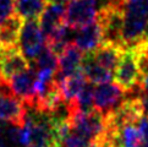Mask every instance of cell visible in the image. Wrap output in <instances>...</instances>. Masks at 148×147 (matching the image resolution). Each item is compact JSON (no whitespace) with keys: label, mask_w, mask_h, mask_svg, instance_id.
Returning a JSON list of instances; mask_svg holds the SVG:
<instances>
[{"label":"cell","mask_w":148,"mask_h":147,"mask_svg":"<svg viewBox=\"0 0 148 147\" xmlns=\"http://www.w3.org/2000/svg\"><path fill=\"white\" fill-rule=\"evenodd\" d=\"M87 82H88V80L86 78V76H84L82 67H81V70L77 71L76 74H73V75L64 78V80H61L60 82H58L65 106H67V104L71 103L72 101H75L77 94L80 93V91L82 90L83 86L86 85Z\"/></svg>","instance_id":"obj_14"},{"label":"cell","mask_w":148,"mask_h":147,"mask_svg":"<svg viewBox=\"0 0 148 147\" xmlns=\"http://www.w3.org/2000/svg\"><path fill=\"white\" fill-rule=\"evenodd\" d=\"M29 61L18 47L0 48V74L4 81L9 82L14 76L29 69Z\"/></svg>","instance_id":"obj_6"},{"label":"cell","mask_w":148,"mask_h":147,"mask_svg":"<svg viewBox=\"0 0 148 147\" xmlns=\"http://www.w3.org/2000/svg\"><path fill=\"white\" fill-rule=\"evenodd\" d=\"M97 1H98V0H97ZM103 1H104V4L102 5V8H103V6H105V5H108L109 3H112V1H114V0H103Z\"/></svg>","instance_id":"obj_21"},{"label":"cell","mask_w":148,"mask_h":147,"mask_svg":"<svg viewBox=\"0 0 148 147\" xmlns=\"http://www.w3.org/2000/svg\"><path fill=\"white\" fill-rule=\"evenodd\" d=\"M14 93L22 101L26 106L29 108H33V104L36 101V70L31 66L28 70L14 76L9 81Z\"/></svg>","instance_id":"obj_8"},{"label":"cell","mask_w":148,"mask_h":147,"mask_svg":"<svg viewBox=\"0 0 148 147\" xmlns=\"http://www.w3.org/2000/svg\"><path fill=\"white\" fill-rule=\"evenodd\" d=\"M23 22V19H21L17 14H14L0 25V48L18 47Z\"/></svg>","instance_id":"obj_11"},{"label":"cell","mask_w":148,"mask_h":147,"mask_svg":"<svg viewBox=\"0 0 148 147\" xmlns=\"http://www.w3.org/2000/svg\"><path fill=\"white\" fill-rule=\"evenodd\" d=\"M20 49L28 61H34L45 47L38 20H25L20 36Z\"/></svg>","instance_id":"obj_5"},{"label":"cell","mask_w":148,"mask_h":147,"mask_svg":"<svg viewBox=\"0 0 148 147\" xmlns=\"http://www.w3.org/2000/svg\"><path fill=\"white\" fill-rule=\"evenodd\" d=\"M145 113H146V114H147V117H148V107H147V108H146V109H145Z\"/></svg>","instance_id":"obj_23"},{"label":"cell","mask_w":148,"mask_h":147,"mask_svg":"<svg viewBox=\"0 0 148 147\" xmlns=\"http://www.w3.org/2000/svg\"><path fill=\"white\" fill-rule=\"evenodd\" d=\"M58 64H59V56H58L54 52H53L48 45L45 44L44 49L40 52V54L37 56L34 60V65L37 69H50V70H58Z\"/></svg>","instance_id":"obj_16"},{"label":"cell","mask_w":148,"mask_h":147,"mask_svg":"<svg viewBox=\"0 0 148 147\" xmlns=\"http://www.w3.org/2000/svg\"><path fill=\"white\" fill-rule=\"evenodd\" d=\"M103 42V30L99 21L96 20L94 22L88 26L77 30L73 38V43L83 54L92 53L96 50Z\"/></svg>","instance_id":"obj_10"},{"label":"cell","mask_w":148,"mask_h":147,"mask_svg":"<svg viewBox=\"0 0 148 147\" xmlns=\"http://www.w3.org/2000/svg\"><path fill=\"white\" fill-rule=\"evenodd\" d=\"M96 144H97V147H114L107 139L104 137V136H102V137H100Z\"/></svg>","instance_id":"obj_19"},{"label":"cell","mask_w":148,"mask_h":147,"mask_svg":"<svg viewBox=\"0 0 148 147\" xmlns=\"http://www.w3.org/2000/svg\"><path fill=\"white\" fill-rule=\"evenodd\" d=\"M83 53L76 47L73 42H70L62 53L59 55V64H58V70L55 74L56 82H60L61 80L76 74L81 70Z\"/></svg>","instance_id":"obj_7"},{"label":"cell","mask_w":148,"mask_h":147,"mask_svg":"<svg viewBox=\"0 0 148 147\" xmlns=\"http://www.w3.org/2000/svg\"><path fill=\"white\" fill-rule=\"evenodd\" d=\"M126 96H127V92H125L116 83H99L93 92L94 110L105 117L114 112L115 109H118L120 104L125 101Z\"/></svg>","instance_id":"obj_4"},{"label":"cell","mask_w":148,"mask_h":147,"mask_svg":"<svg viewBox=\"0 0 148 147\" xmlns=\"http://www.w3.org/2000/svg\"><path fill=\"white\" fill-rule=\"evenodd\" d=\"M137 125H138L137 128L140 129V133L142 135V139H143L145 142L148 144V117H147V115H143Z\"/></svg>","instance_id":"obj_18"},{"label":"cell","mask_w":148,"mask_h":147,"mask_svg":"<svg viewBox=\"0 0 148 147\" xmlns=\"http://www.w3.org/2000/svg\"><path fill=\"white\" fill-rule=\"evenodd\" d=\"M114 82L125 92H132L142 85V75L134 49H124L113 72Z\"/></svg>","instance_id":"obj_1"},{"label":"cell","mask_w":148,"mask_h":147,"mask_svg":"<svg viewBox=\"0 0 148 147\" xmlns=\"http://www.w3.org/2000/svg\"><path fill=\"white\" fill-rule=\"evenodd\" d=\"M138 147H148V144H147V142H145V141H143V142H142V144H141Z\"/></svg>","instance_id":"obj_22"},{"label":"cell","mask_w":148,"mask_h":147,"mask_svg":"<svg viewBox=\"0 0 148 147\" xmlns=\"http://www.w3.org/2000/svg\"><path fill=\"white\" fill-rule=\"evenodd\" d=\"M15 14V0H0V25Z\"/></svg>","instance_id":"obj_17"},{"label":"cell","mask_w":148,"mask_h":147,"mask_svg":"<svg viewBox=\"0 0 148 147\" xmlns=\"http://www.w3.org/2000/svg\"><path fill=\"white\" fill-rule=\"evenodd\" d=\"M66 5L60 3H49L45 6L43 14L38 19L42 33L44 36L45 42L54 34L61 26H64Z\"/></svg>","instance_id":"obj_9"},{"label":"cell","mask_w":148,"mask_h":147,"mask_svg":"<svg viewBox=\"0 0 148 147\" xmlns=\"http://www.w3.org/2000/svg\"><path fill=\"white\" fill-rule=\"evenodd\" d=\"M97 16V0H70L66 5L64 22L70 30L77 31L94 22Z\"/></svg>","instance_id":"obj_3"},{"label":"cell","mask_w":148,"mask_h":147,"mask_svg":"<svg viewBox=\"0 0 148 147\" xmlns=\"http://www.w3.org/2000/svg\"><path fill=\"white\" fill-rule=\"evenodd\" d=\"M123 50L124 49L119 45L102 42V44L94 52H92V55L99 65H102L104 69L109 70L110 72H114V69L120 59Z\"/></svg>","instance_id":"obj_12"},{"label":"cell","mask_w":148,"mask_h":147,"mask_svg":"<svg viewBox=\"0 0 148 147\" xmlns=\"http://www.w3.org/2000/svg\"><path fill=\"white\" fill-rule=\"evenodd\" d=\"M27 118L25 103L14 93L10 83L0 81V122L11 123L14 126L22 128Z\"/></svg>","instance_id":"obj_2"},{"label":"cell","mask_w":148,"mask_h":147,"mask_svg":"<svg viewBox=\"0 0 148 147\" xmlns=\"http://www.w3.org/2000/svg\"><path fill=\"white\" fill-rule=\"evenodd\" d=\"M82 71L86 78L92 83H105L110 82L113 78V72L104 69L102 65H99L93 58L92 53H87L83 55L82 60Z\"/></svg>","instance_id":"obj_13"},{"label":"cell","mask_w":148,"mask_h":147,"mask_svg":"<svg viewBox=\"0 0 148 147\" xmlns=\"http://www.w3.org/2000/svg\"><path fill=\"white\" fill-rule=\"evenodd\" d=\"M66 1H70V0H47V3H60V4H64Z\"/></svg>","instance_id":"obj_20"},{"label":"cell","mask_w":148,"mask_h":147,"mask_svg":"<svg viewBox=\"0 0 148 147\" xmlns=\"http://www.w3.org/2000/svg\"><path fill=\"white\" fill-rule=\"evenodd\" d=\"M47 5V0H15V14L23 20H38Z\"/></svg>","instance_id":"obj_15"}]
</instances>
